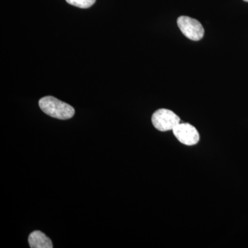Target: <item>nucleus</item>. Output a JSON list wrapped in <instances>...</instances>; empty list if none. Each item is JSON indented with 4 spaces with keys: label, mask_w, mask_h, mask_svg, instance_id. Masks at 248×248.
Here are the masks:
<instances>
[{
    "label": "nucleus",
    "mask_w": 248,
    "mask_h": 248,
    "mask_svg": "<svg viewBox=\"0 0 248 248\" xmlns=\"http://www.w3.org/2000/svg\"><path fill=\"white\" fill-rule=\"evenodd\" d=\"M175 138L186 146H194L200 141V134L197 128L187 123H179L172 130Z\"/></svg>",
    "instance_id": "20e7f679"
},
{
    "label": "nucleus",
    "mask_w": 248,
    "mask_h": 248,
    "mask_svg": "<svg viewBox=\"0 0 248 248\" xmlns=\"http://www.w3.org/2000/svg\"><path fill=\"white\" fill-rule=\"evenodd\" d=\"M31 248H53V243L50 238L40 231H34L29 237Z\"/></svg>",
    "instance_id": "39448f33"
},
{
    "label": "nucleus",
    "mask_w": 248,
    "mask_h": 248,
    "mask_svg": "<svg viewBox=\"0 0 248 248\" xmlns=\"http://www.w3.org/2000/svg\"><path fill=\"white\" fill-rule=\"evenodd\" d=\"M180 122V117L169 109H159L152 116L155 128L161 132L172 130Z\"/></svg>",
    "instance_id": "f03ea898"
},
{
    "label": "nucleus",
    "mask_w": 248,
    "mask_h": 248,
    "mask_svg": "<svg viewBox=\"0 0 248 248\" xmlns=\"http://www.w3.org/2000/svg\"><path fill=\"white\" fill-rule=\"evenodd\" d=\"M177 25L182 33L191 40L200 41L203 37V26L197 19L181 16L177 19Z\"/></svg>",
    "instance_id": "7ed1b4c3"
},
{
    "label": "nucleus",
    "mask_w": 248,
    "mask_h": 248,
    "mask_svg": "<svg viewBox=\"0 0 248 248\" xmlns=\"http://www.w3.org/2000/svg\"><path fill=\"white\" fill-rule=\"evenodd\" d=\"M39 106L46 115L58 120H68L75 115V109L71 106L52 96L42 98Z\"/></svg>",
    "instance_id": "f257e3e1"
},
{
    "label": "nucleus",
    "mask_w": 248,
    "mask_h": 248,
    "mask_svg": "<svg viewBox=\"0 0 248 248\" xmlns=\"http://www.w3.org/2000/svg\"><path fill=\"white\" fill-rule=\"evenodd\" d=\"M244 1H247V2H248V0H244Z\"/></svg>",
    "instance_id": "0eeeda50"
},
{
    "label": "nucleus",
    "mask_w": 248,
    "mask_h": 248,
    "mask_svg": "<svg viewBox=\"0 0 248 248\" xmlns=\"http://www.w3.org/2000/svg\"><path fill=\"white\" fill-rule=\"evenodd\" d=\"M67 2L76 7L88 9L95 3L96 0H66Z\"/></svg>",
    "instance_id": "423d86ee"
}]
</instances>
